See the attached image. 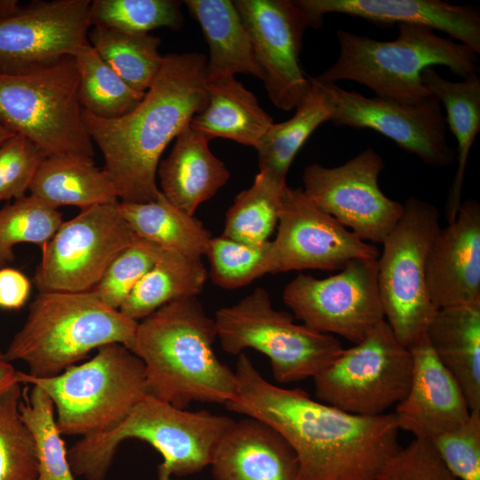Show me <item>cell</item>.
Returning <instances> with one entry per match:
<instances>
[{
    "instance_id": "30bf717a",
    "label": "cell",
    "mask_w": 480,
    "mask_h": 480,
    "mask_svg": "<svg viewBox=\"0 0 480 480\" xmlns=\"http://www.w3.org/2000/svg\"><path fill=\"white\" fill-rule=\"evenodd\" d=\"M436 206L416 197L386 236L378 258V285L384 318L398 341L409 348L423 335L436 312L426 285V260L440 228Z\"/></svg>"
},
{
    "instance_id": "e575fe53",
    "label": "cell",
    "mask_w": 480,
    "mask_h": 480,
    "mask_svg": "<svg viewBox=\"0 0 480 480\" xmlns=\"http://www.w3.org/2000/svg\"><path fill=\"white\" fill-rule=\"evenodd\" d=\"M24 396V401L20 403V412L34 438L36 480H75L50 396L35 385L29 395L25 393Z\"/></svg>"
},
{
    "instance_id": "44dd1931",
    "label": "cell",
    "mask_w": 480,
    "mask_h": 480,
    "mask_svg": "<svg viewBox=\"0 0 480 480\" xmlns=\"http://www.w3.org/2000/svg\"><path fill=\"white\" fill-rule=\"evenodd\" d=\"M412 375L409 391L394 413L399 429L431 441L463 424L470 414L453 376L442 364L427 335L411 345Z\"/></svg>"
},
{
    "instance_id": "d590c367",
    "label": "cell",
    "mask_w": 480,
    "mask_h": 480,
    "mask_svg": "<svg viewBox=\"0 0 480 480\" xmlns=\"http://www.w3.org/2000/svg\"><path fill=\"white\" fill-rule=\"evenodd\" d=\"M58 208L29 195L0 210V268L14 260L13 247L29 243L43 248L62 224Z\"/></svg>"
},
{
    "instance_id": "bcb514c9",
    "label": "cell",
    "mask_w": 480,
    "mask_h": 480,
    "mask_svg": "<svg viewBox=\"0 0 480 480\" xmlns=\"http://www.w3.org/2000/svg\"><path fill=\"white\" fill-rule=\"evenodd\" d=\"M13 132L10 131L8 128L0 124V144L3 143L8 138L13 136Z\"/></svg>"
},
{
    "instance_id": "8d00e7d4",
    "label": "cell",
    "mask_w": 480,
    "mask_h": 480,
    "mask_svg": "<svg viewBox=\"0 0 480 480\" xmlns=\"http://www.w3.org/2000/svg\"><path fill=\"white\" fill-rule=\"evenodd\" d=\"M20 383L0 391V480H36L34 438L20 412Z\"/></svg>"
},
{
    "instance_id": "83f0119b",
    "label": "cell",
    "mask_w": 480,
    "mask_h": 480,
    "mask_svg": "<svg viewBox=\"0 0 480 480\" xmlns=\"http://www.w3.org/2000/svg\"><path fill=\"white\" fill-rule=\"evenodd\" d=\"M30 195L52 206L73 205L82 210L118 203L114 185L93 158L82 156H46L29 188Z\"/></svg>"
},
{
    "instance_id": "7c38bea8",
    "label": "cell",
    "mask_w": 480,
    "mask_h": 480,
    "mask_svg": "<svg viewBox=\"0 0 480 480\" xmlns=\"http://www.w3.org/2000/svg\"><path fill=\"white\" fill-rule=\"evenodd\" d=\"M119 202L82 210L42 248L34 282L39 292H89L133 238Z\"/></svg>"
},
{
    "instance_id": "277c9868",
    "label": "cell",
    "mask_w": 480,
    "mask_h": 480,
    "mask_svg": "<svg viewBox=\"0 0 480 480\" xmlns=\"http://www.w3.org/2000/svg\"><path fill=\"white\" fill-rule=\"evenodd\" d=\"M336 35L339 56L316 76L319 81H353L372 90L376 97L416 105L431 95L421 80L428 68L445 66L462 79L479 76L477 54L427 27L398 25V35L391 41L343 29Z\"/></svg>"
},
{
    "instance_id": "7a4b0ae2",
    "label": "cell",
    "mask_w": 480,
    "mask_h": 480,
    "mask_svg": "<svg viewBox=\"0 0 480 480\" xmlns=\"http://www.w3.org/2000/svg\"><path fill=\"white\" fill-rule=\"evenodd\" d=\"M207 58L170 53L140 102L127 114L103 118L82 109L85 129L104 158L103 171L121 202L148 203L161 191L156 176L170 141L207 102Z\"/></svg>"
},
{
    "instance_id": "d4e9b609",
    "label": "cell",
    "mask_w": 480,
    "mask_h": 480,
    "mask_svg": "<svg viewBox=\"0 0 480 480\" xmlns=\"http://www.w3.org/2000/svg\"><path fill=\"white\" fill-rule=\"evenodd\" d=\"M272 124L256 96L235 76H226L208 79L206 105L189 127L209 140L224 138L255 148Z\"/></svg>"
},
{
    "instance_id": "ba28073f",
    "label": "cell",
    "mask_w": 480,
    "mask_h": 480,
    "mask_svg": "<svg viewBox=\"0 0 480 480\" xmlns=\"http://www.w3.org/2000/svg\"><path fill=\"white\" fill-rule=\"evenodd\" d=\"M79 82L73 56L19 74H0V124L33 141L46 156L93 158Z\"/></svg>"
},
{
    "instance_id": "5bb4252c",
    "label": "cell",
    "mask_w": 480,
    "mask_h": 480,
    "mask_svg": "<svg viewBox=\"0 0 480 480\" xmlns=\"http://www.w3.org/2000/svg\"><path fill=\"white\" fill-rule=\"evenodd\" d=\"M90 0H0V74L73 56L89 44Z\"/></svg>"
},
{
    "instance_id": "4fadbf2b",
    "label": "cell",
    "mask_w": 480,
    "mask_h": 480,
    "mask_svg": "<svg viewBox=\"0 0 480 480\" xmlns=\"http://www.w3.org/2000/svg\"><path fill=\"white\" fill-rule=\"evenodd\" d=\"M283 300L309 328L358 343L385 320L378 258L354 259L324 279L300 274L284 287Z\"/></svg>"
},
{
    "instance_id": "f546056e",
    "label": "cell",
    "mask_w": 480,
    "mask_h": 480,
    "mask_svg": "<svg viewBox=\"0 0 480 480\" xmlns=\"http://www.w3.org/2000/svg\"><path fill=\"white\" fill-rule=\"evenodd\" d=\"M119 210L136 236L192 260L206 255L213 237L210 230L194 215L173 205L162 192L148 203L119 202Z\"/></svg>"
},
{
    "instance_id": "9c48e42d",
    "label": "cell",
    "mask_w": 480,
    "mask_h": 480,
    "mask_svg": "<svg viewBox=\"0 0 480 480\" xmlns=\"http://www.w3.org/2000/svg\"><path fill=\"white\" fill-rule=\"evenodd\" d=\"M214 321L224 351L235 356L246 348L260 352L268 357L279 383L314 378L344 349L334 336L297 324L292 315L275 309L260 287L218 309Z\"/></svg>"
},
{
    "instance_id": "60d3db41",
    "label": "cell",
    "mask_w": 480,
    "mask_h": 480,
    "mask_svg": "<svg viewBox=\"0 0 480 480\" xmlns=\"http://www.w3.org/2000/svg\"><path fill=\"white\" fill-rule=\"evenodd\" d=\"M43 150L21 134L0 144V202L27 196L43 160Z\"/></svg>"
},
{
    "instance_id": "d6a6232c",
    "label": "cell",
    "mask_w": 480,
    "mask_h": 480,
    "mask_svg": "<svg viewBox=\"0 0 480 480\" xmlns=\"http://www.w3.org/2000/svg\"><path fill=\"white\" fill-rule=\"evenodd\" d=\"M286 183L259 172L252 185L240 192L228 209L222 236L248 245L268 241L278 223Z\"/></svg>"
},
{
    "instance_id": "7bdbcfd3",
    "label": "cell",
    "mask_w": 480,
    "mask_h": 480,
    "mask_svg": "<svg viewBox=\"0 0 480 480\" xmlns=\"http://www.w3.org/2000/svg\"><path fill=\"white\" fill-rule=\"evenodd\" d=\"M376 480H460L444 465L432 444L414 438L385 463Z\"/></svg>"
},
{
    "instance_id": "603a6c76",
    "label": "cell",
    "mask_w": 480,
    "mask_h": 480,
    "mask_svg": "<svg viewBox=\"0 0 480 480\" xmlns=\"http://www.w3.org/2000/svg\"><path fill=\"white\" fill-rule=\"evenodd\" d=\"M175 139L171 153L158 165L160 191L173 205L194 215L228 182L230 172L210 150V140L189 124Z\"/></svg>"
},
{
    "instance_id": "3957f363",
    "label": "cell",
    "mask_w": 480,
    "mask_h": 480,
    "mask_svg": "<svg viewBox=\"0 0 480 480\" xmlns=\"http://www.w3.org/2000/svg\"><path fill=\"white\" fill-rule=\"evenodd\" d=\"M216 338L215 321L196 297L172 301L138 322L132 352L143 362L148 395L181 409L231 401L236 376L217 357Z\"/></svg>"
},
{
    "instance_id": "e0dca14e",
    "label": "cell",
    "mask_w": 480,
    "mask_h": 480,
    "mask_svg": "<svg viewBox=\"0 0 480 480\" xmlns=\"http://www.w3.org/2000/svg\"><path fill=\"white\" fill-rule=\"evenodd\" d=\"M323 83L334 105L331 120L334 125L373 130L429 165L445 167L455 160V150L447 141L443 107L435 95L410 105Z\"/></svg>"
},
{
    "instance_id": "d6986e66",
    "label": "cell",
    "mask_w": 480,
    "mask_h": 480,
    "mask_svg": "<svg viewBox=\"0 0 480 480\" xmlns=\"http://www.w3.org/2000/svg\"><path fill=\"white\" fill-rule=\"evenodd\" d=\"M308 28L322 26L328 13L358 17L376 26L417 25L439 30L480 53V11L440 0H294Z\"/></svg>"
},
{
    "instance_id": "6da1fadb",
    "label": "cell",
    "mask_w": 480,
    "mask_h": 480,
    "mask_svg": "<svg viewBox=\"0 0 480 480\" xmlns=\"http://www.w3.org/2000/svg\"><path fill=\"white\" fill-rule=\"evenodd\" d=\"M235 373L237 391L225 407L277 430L296 454L299 480H376L401 448L394 413L351 414L274 385L244 352Z\"/></svg>"
},
{
    "instance_id": "836d02e7",
    "label": "cell",
    "mask_w": 480,
    "mask_h": 480,
    "mask_svg": "<svg viewBox=\"0 0 480 480\" xmlns=\"http://www.w3.org/2000/svg\"><path fill=\"white\" fill-rule=\"evenodd\" d=\"M80 75L79 100L83 109L103 118L132 111L145 92L131 88L89 44L75 55Z\"/></svg>"
},
{
    "instance_id": "f6af8a7d",
    "label": "cell",
    "mask_w": 480,
    "mask_h": 480,
    "mask_svg": "<svg viewBox=\"0 0 480 480\" xmlns=\"http://www.w3.org/2000/svg\"><path fill=\"white\" fill-rule=\"evenodd\" d=\"M20 372L5 359L4 352L0 349V391L14 383L21 384Z\"/></svg>"
},
{
    "instance_id": "74e56055",
    "label": "cell",
    "mask_w": 480,
    "mask_h": 480,
    "mask_svg": "<svg viewBox=\"0 0 480 480\" xmlns=\"http://www.w3.org/2000/svg\"><path fill=\"white\" fill-rule=\"evenodd\" d=\"M92 26L148 33L158 28L179 29L183 25L180 2L174 0H94Z\"/></svg>"
},
{
    "instance_id": "f1b7e54d",
    "label": "cell",
    "mask_w": 480,
    "mask_h": 480,
    "mask_svg": "<svg viewBox=\"0 0 480 480\" xmlns=\"http://www.w3.org/2000/svg\"><path fill=\"white\" fill-rule=\"evenodd\" d=\"M310 86L292 117L272 124L255 148L260 172L286 183L289 168L306 140L322 124L331 121L334 105L324 84L309 76Z\"/></svg>"
},
{
    "instance_id": "7402d4cb",
    "label": "cell",
    "mask_w": 480,
    "mask_h": 480,
    "mask_svg": "<svg viewBox=\"0 0 480 480\" xmlns=\"http://www.w3.org/2000/svg\"><path fill=\"white\" fill-rule=\"evenodd\" d=\"M209 467L214 480H299L289 443L270 425L249 416L225 433Z\"/></svg>"
},
{
    "instance_id": "ee69618b",
    "label": "cell",
    "mask_w": 480,
    "mask_h": 480,
    "mask_svg": "<svg viewBox=\"0 0 480 480\" xmlns=\"http://www.w3.org/2000/svg\"><path fill=\"white\" fill-rule=\"evenodd\" d=\"M31 283L28 276L12 268H0V309L18 310L29 298Z\"/></svg>"
},
{
    "instance_id": "4dcf8cb0",
    "label": "cell",
    "mask_w": 480,
    "mask_h": 480,
    "mask_svg": "<svg viewBox=\"0 0 480 480\" xmlns=\"http://www.w3.org/2000/svg\"><path fill=\"white\" fill-rule=\"evenodd\" d=\"M207 277L202 260L163 250L118 310L139 322L172 301L196 297L203 291Z\"/></svg>"
},
{
    "instance_id": "ac0fdd59",
    "label": "cell",
    "mask_w": 480,
    "mask_h": 480,
    "mask_svg": "<svg viewBox=\"0 0 480 480\" xmlns=\"http://www.w3.org/2000/svg\"><path fill=\"white\" fill-rule=\"evenodd\" d=\"M250 36L268 98L280 109L296 108L310 86L300 54L308 28L294 1L235 0Z\"/></svg>"
},
{
    "instance_id": "ffe728a7",
    "label": "cell",
    "mask_w": 480,
    "mask_h": 480,
    "mask_svg": "<svg viewBox=\"0 0 480 480\" xmlns=\"http://www.w3.org/2000/svg\"><path fill=\"white\" fill-rule=\"evenodd\" d=\"M426 285L436 309L480 302V204L461 203L455 220L439 228L426 260Z\"/></svg>"
},
{
    "instance_id": "2e32d148",
    "label": "cell",
    "mask_w": 480,
    "mask_h": 480,
    "mask_svg": "<svg viewBox=\"0 0 480 480\" xmlns=\"http://www.w3.org/2000/svg\"><path fill=\"white\" fill-rule=\"evenodd\" d=\"M277 235L271 241V274L342 269L350 260L379 258L378 248L318 208L302 188L285 187Z\"/></svg>"
},
{
    "instance_id": "7dc6e473",
    "label": "cell",
    "mask_w": 480,
    "mask_h": 480,
    "mask_svg": "<svg viewBox=\"0 0 480 480\" xmlns=\"http://www.w3.org/2000/svg\"><path fill=\"white\" fill-rule=\"evenodd\" d=\"M158 480H174L169 476L158 474Z\"/></svg>"
},
{
    "instance_id": "5b68a950",
    "label": "cell",
    "mask_w": 480,
    "mask_h": 480,
    "mask_svg": "<svg viewBox=\"0 0 480 480\" xmlns=\"http://www.w3.org/2000/svg\"><path fill=\"white\" fill-rule=\"evenodd\" d=\"M236 420L208 411H186L146 395L114 428L84 436L67 452L71 470L104 480L118 445L134 438L163 457L158 474L186 476L209 467L213 452Z\"/></svg>"
},
{
    "instance_id": "ab89813d",
    "label": "cell",
    "mask_w": 480,
    "mask_h": 480,
    "mask_svg": "<svg viewBox=\"0 0 480 480\" xmlns=\"http://www.w3.org/2000/svg\"><path fill=\"white\" fill-rule=\"evenodd\" d=\"M163 250L134 234L132 242L111 261L92 292L107 306L119 309Z\"/></svg>"
},
{
    "instance_id": "8992f818",
    "label": "cell",
    "mask_w": 480,
    "mask_h": 480,
    "mask_svg": "<svg viewBox=\"0 0 480 480\" xmlns=\"http://www.w3.org/2000/svg\"><path fill=\"white\" fill-rule=\"evenodd\" d=\"M137 326L92 291L39 292L4 354L10 363L25 362L33 377H53L106 344L132 351Z\"/></svg>"
},
{
    "instance_id": "b9f144b4",
    "label": "cell",
    "mask_w": 480,
    "mask_h": 480,
    "mask_svg": "<svg viewBox=\"0 0 480 480\" xmlns=\"http://www.w3.org/2000/svg\"><path fill=\"white\" fill-rule=\"evenodd\" d=\"M429 442L456 477L480 480V410L470 411L463 424Z\"/></svg>"
},
{
    "instance_id": "484cf974",
    "label": "cell",
    "mask_w": 480,
    "mask_h": 480,
    "mask_svg": "<svg viewBox=\"0 0 480 480\" xmlns=\"http://www.w3.org/2000/svg\"><path fill=\"white\" fill-rule=\"evenodd\" d=\"M189 13L199 23L209 45V80L252 75L262 80L250 36L230 0H186Z\"/></svg>"
},
{
    "instance_id": "cb8c5ba5",
    "label": "cell",
    "mask_w": 480,
    "mask_h": 480,
    "mask_svg": "<svg viewBox=\"0 0 480 480\" xmlns=\"http://www.w3.org/2000/svg\"><path fill=\"white\" fill-rule=\"evenodd\" d=\"M426 335L470 411L480 410V302L438 308Z\"/></svg>"
},
{
    "instance_id": "52a82bcc",
    "label": "cell",
    "mask_w": 480,
    "mask_h": 480,
    "mask_svg": "<svg viewBox=\"0 0 480 480\" xmlns=\"http://www.w3.org/2000/svg\"><path fill=\"white\" fill-rule=\"evenodd\" d=\"M20 380L50 396L61 435L108 431L148 395L143 362L119 343L100 347L92 359L56 376L36 378L20 372Z\"/></svg>"
},
{
    "instance_id": "1f68e13d",
    "label": "cell",
    "mask_w": 480,
    "mask_h": 480,
    "mask_svg": "<svg viewBox=\"0 0 480 480\" xmlns=\"http://www.w3.org/2000/svg\"><path fill=\"white\" fill-rule=\"evenodd\" d=\"M88 40L99 56L137 92H146L162 67L161 40L148 33L93 26Z\"/></svg>"
},
{
    "instance_id": "4316f807",
    "label": "cell",
    "mask_w": 480,
    "mask_h": 480,
    "mask_svg": "<svg viewBox=\"0 0 480 480\" xmlns=\"http://www.w3.org/2000/svg\"><path fill=\"white\" fill-rule=\"evenodd\" d=\"M421 80L446 112L445 122L457 141L458 166L445 204V217L452 222L461 204L465 169L470 149L480 131V77L473 76L459 82L442 77L434 67L424 69Z\"/></svg>"
},
{
    "instance_id": "8fae6325",
    "label": "cell",
    "mask_w": 480,
    "mask_h": 480,
    "mask_svg": "<svg viewBox=\"0 0 480 480\" xmlns=\"http://www.w3.org/2000/svg\"><path fill=\"white\" fill-rule=\"evenodd\" d=\"M412 375V354L384 320L313 379L318 401L351 414L377 416L405 397Z\"/></svg>"
},
{
    "instance_id": "9a60e30c",
    "label": "cell",
    "mask_w": 480,
    "mask_h": 480,
    "mask_svg": "<svg viewBox=\"0 0 480 480\" xmlns=\"http://www.w3.org/2000/svg\"><path fill=\"white\" fill-rule=\"evenodd\" d=\"M384 161L367 148L337 167L311 164L304 169L305 195L364 241L381 243L400 220L404 204L379 186Z\"/></svg>"
},
{
    "instance_id": "f35d334b",
    "label": "cell",
    "mask_w": 480,
    "mask_h": 480,
    "mask_svg": "<svg viewBox=\"0 0 480 480\" xmlns=\"http://www.w3.org/2000/svg\"><path fill=\"white\" fill-rule=\"evenodd\" d=\"M271 241L248 245L224 236L212 237L206 252L212 283L223 289H236L271 274Z\"/></svg>"
}]
</instances>
